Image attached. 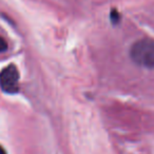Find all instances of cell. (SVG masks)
Segmentation results:
<instances>
[{
	"mask_svg": "<svg viewBox=\"0 0 154 154\" xmlns=\"http://www.w3.org/2000/svg\"><path fill=\"white\" fill-rule=\"evenodd\" d=\"M131 60L136 66L153 70L154 69V40L150 38L139 39L130 50Z\"/></svg>",
	"mask_w": 154,
	"mask_h": 154,
	"instance_id": "1",
	"label": "cell"
},
{
	"mask_svg": "<svg viewBox=\"0 0 154 154\" xmlns=\"http://www.w3.org/2000/svg\"><path fill=\"white\" fill-rule=\"evenodd\" d=\"M19 71L14 64L5 66L0 72V87L5 93L14 94L19 91Z\"/></svg>",
	"mask_w": 154,
	"mask_h": 154,
	"instance_id": "2",
	"label": "cell"
},
{
	"mask_svg": "<svg viewBox=\"0 0 154 154\" xmlns=\"http://www.w3.org/2000/svg\"><path fill=\"white\" fill-rule=\"evenodd\" d=\"M8 50V43L2 37H0V53L5 52Z\"/></svg>",
	"mask_w": 154,
	"mask_h": 154,
	"instance_id": "3",
	"label": "cell"
},
{
	"mask_svg": "<svg viewBox=\"0 0 154 154\" xmlns=\"http://www.w3.org/2000/svg\"><path fill=\"white\" fill-rule=\"evenodd\" d=\"M118 19H119V15H118V13L116 11H112L111 13V20L113 23H116V22L118 21Z\"/></svg>",
	"mask_w": 154,
	"mask_h": 154,
	"instance_id": "4",
	"label": "cell"
},
{
	"mask_svg": "<svg viewBox=\"0 0 154 154\" xmlns=\"http://www.w3.org/2000/svg\"><path fill=\"white\" fill-rule=\"evenodd\" d=\"M0 154H7V151L5 150V148L0 145Z\"/></svg>",
	"mask_w": 154,
	"mask_h": 154,
	"instance_id": "5",
	"label": "cell"
}]
</instances>
